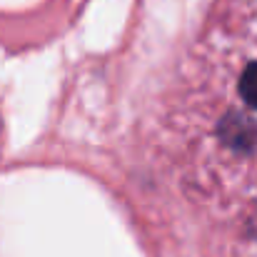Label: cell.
<instances>
[{"mask_svg": "<svg viewBox=\"0 0 257 257\" xmlns=\"http://www.w3.org/2000/svg\"><path fill=\"white\" fill-rule=\"evenodd\" d=\"M240 95L250 107L257 110V60L245 68V73L240 78Z\"/></svg>", "mask_w": 257, "mask_h": 257, "instance_id": "6da1fadb", "label": "cell"}]
</instances>
